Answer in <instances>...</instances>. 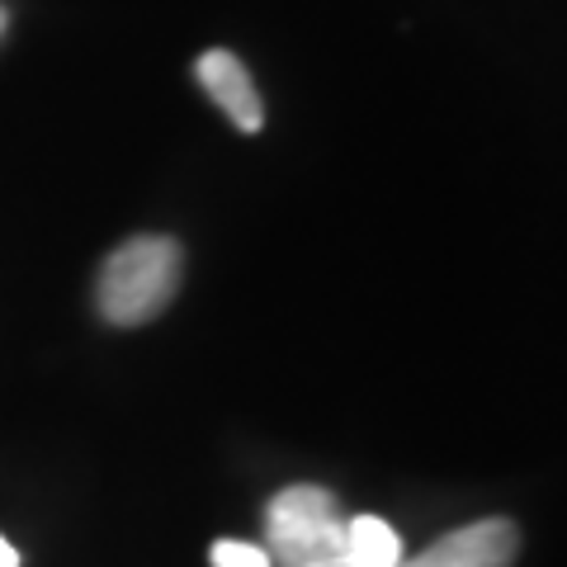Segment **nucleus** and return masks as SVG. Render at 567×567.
<instances>
[{
	"label": "nucleus",
	"mask_w": 567,
	"mask_h": 567,
	"mask_svg": "<svg viewBox=\"0 0 567 567\" xmlns=\"http://www.w3.org/2000/svg\"><path fill=\"white\" fill-rule=\"evenodd\" d=\"M185 251L175 237L142 233L114 246L95 279V308L114 327H147L156 322L181 293Z\"/></svg>",
	"instance_id": "obj_1"
},
{
	"label": "nucleus",
	"mask_w": 567,
	"mask_h": 567,
	"mask_svg": "<svg viewBox=\"0 0 567 567\" xmlns=\"http://www.w3.org/2000/svg\"><path fill=\"white\" fill-rule=\"evenodd\" d=\"M350 516L336 492L317 483H293L265 506V554L270 567H354L346 548Z\"/></svg>",
	"instance_id": "obj_2"
},
{
	"label": "nucleus",
	"mask_w": 567,
	"mask_h": 567,
	"mask_svg": "<svg viewBox=\"0 0 567 567\" xmlns=\"http://www.w3.org/2000/svg\"><path fill=\"white\" fill-rule=\"evenodd\" d=\"M516 554H520V525L506 516H487L450 529L445 539L421 548L416 558H402L398 567H511Z\"/></svg>",
	"instance_id": "obj_3"
},
{
	"label": "nucleus",
	"mask_w": 567,
	"mask_h": 567,
	"mask_svg": "<svg viewBox=\"0 0 567 567\" xmlns=\"http://www.w3.org/2000/svg\"><path fill=\"white\" fill-rule=\"evenodd\" d=\"M194 76H199L204 91L218 100V110L233 118V128L241 133H260L265 128V104H260V91L251 81V71L237 52L227 48H208L199 62H194Z\"/></svg>",
	"instance_id": "obj_4"
},
{
	"label": "nucleus",
	"mask_w": 567,
	"mask_h": 567,
	"mask_svg": "<svg viewBox=\"0 0 567 567\" xmlns=\"http://www.w3.org/2000/svg\"><path fill=\"white\" fill-rule=\"evenodd\" d=\"M346 548L354 567H398L402 563V539L398 529L379 516H354L346 525Z\"/></svg>",
	"instance_id": "obj_5"
},
{
	"label": "nucleus",
	"mask_w": 567,
	"mask_h": 567,
	"mask_svg": "<svg viewBox=\"0 0 567 567\" xmlns=\"http://www.w3.org/2000/svg\"><path fill=\"white\" fill-rule=\"evenodd\" d=\"M213 567H270V554L246 539H218L213 544Z\"/></svg>",
	"instance_id": "obj_6"
},
{
	"label": "nucleus",
	"mask_w": 567,
	"mask_h": 567,
	"mask_svg": "<svg viewBox=\"0 0 567 567\" xmlns=\"http://www.w3.org/2000/svg\"><path fill=\"white\" fill-rule=\"evenodd\" d=\"M0 567H20V548H14L6 535H0Z\"/></svg>",
	"instance_id": "obj_7"
},
{
	"label": "nucleus",
	"mask_w": 567,
	"mask_h": 567,
	"mask_svg": "<svg viewBox=\"0 0 567 567\" xmlns=\"http://www.w3.org/2000/svg\"><path fill=\"white\" fill-rule=\"evenodd\" d=\"M0 29H6V6H0Z\"/></svg>",
	"instance_id": "obj_8"
}]
</instances>
